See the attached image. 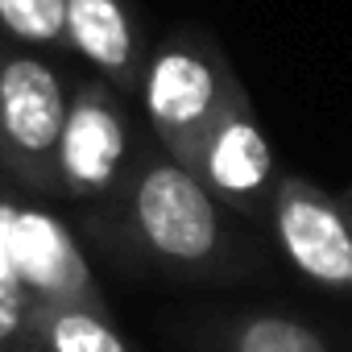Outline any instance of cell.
Instances as JSON below:
<instances>
[{"label":"cell","instance_id":"8","mask_svg":"<svg viewBox=\"0 0 352 352\" xmlns=\"http://www.w3.org/2000/svg\"><path fill=\"white\" fill-rule=\"evenodd\" d=\"M67 38L71 54L83 58L91 75L124 100H137L149 46L133 0H67Z\"/></svg>","mask_w":352,"mask_h":352},{"label":"cell","instance_id":"1","mask_svg":"<svg viewBox=\"0 0 352 352\" xmlns=\"http://www.w3.org/2000/svg\"><path fill=\"white\" fill-rule=\"evenodd\" d=\"M83 236L124 274L162 282H236L261 257L199 179L153 137L112 199L87 208Z\"/></svg>","mask_w":352,"mask_h":352},{"label":"cell","instance_id":"5","mask_svg":"<svg viewBox=\"0 0 352 352\" xmlns=\"http://www.w3.org/2000/svg\"><path fill=\"white\" fill-rule=\"evenodd\" d=\"M0 286L34 302L108 307L71 228L13 187H0Z\"/></svg>","mask_w":352,"mask_h":352},{"label":"cell","instance_id":"6","mask_svg":"<svg viewBox=\"0 0 352 352\" xmlns=\"http://www.w3.org/2000/svg\"><path fill=\"white\" fill-rule=\"evenodd\" d=\"M187 170L224 212L245 216V220H265L270 199L282 179V166L253 112L249 91H236L220 108V116L199 137Z\"/></svg>","mask_w":352,"mask_h":352},{"label":"cell","instance_id":"11","mask_svg":"<svg viewBox=\"0 0 352 352\" xmlns=\"http://www.w3.org/2000/svg\"><path fill=\"white\" fill-rule=\"evenodd\" d=\"M0 38L38 54H71L67 0H0Z\"/></svg>","mask_w":352,"mask_h":352},{"label":"cell","instance_id":"3","mask_svg":"<svg viewBox=\"0 0 352 352\" xmlns=\"http://www.w3.org/2000/svg\"><path fill=\"white\" fill-rule=\"evenodd\" d=\"M71 83L50 54L0 38V179L30 199H54Z\"/></svg>","mask_w":352,"mask_h":352},{"label":"cell","instance_id":"9","mask_svg":"<svg viewBox=\"0 0 352 352\" xmlns=\"http://www.w3.org/2000/svg\"><path fill=\"white\" fill-rule=\"evenodd\" d=\"M199 352H336L323 327L274 307H241L191 323Z\"/></svg>","mask_w":352,"mask_h":352},{"label":"cell","instance_id":"12","mask_svg":"<svg viewBox=\"0 0 352 352\" xmlns=\"http://www.w3.org/2000/svg\"><path fill=\"white\" fill-rule=\"evenodd\" d=\"M30 307H34V298H25L21 290L0 286V352H25Z\"/></svg>","mask_w":352,"mask_h":352},{"label":"cell","instance_id":"7","mask_svg":"<svg viewBox=\"0 0 352 352\" xmlns=\"http://www.w3.org/2000/svg\"><path fill=\"white\" fill-rule=\"evenodd\" d=\"M265 224L278 253L302 282L327 294H352V224L344 220L336 195L307 174L282 170Z\"/></svg>","mask_w":352,"mask_h":352},{"label":"cell","instance_id":"2","mask_svg":"<svg viewBox=\"0 0 352 352\" xmlns=\"http://www.w3.org/2000/svg\"><path fill=\"white\" fill-rule=\"evenodd\" d=\"M236 91L245 87L224 46L199 25H179L145 58L141 87H137V112L149 137L174 162L187 166L199 137L208 133V124L220 116V108Z\"/></svg>","mask_w":352,"mask_h":352},{"label":"cell","instance_id":"10","mask_svg":"<svg viewBox=\"0 0 352 352\" xmlns=\"http://www.w3.org/2000/svg\"><path fill=\"white\" fill-rule=\"evenodd\" d=\"M25 352H141L112 319L108 307L34 302Z\"/></svg>","mask_w":352,"mask_h":352},{"label":"cell","instance_id":"13","mask_svg":"<svg viewBox=\"0 0 352 352\" xmlns=\"http://www.w3.org/2000/svg\"><path fill=\"white\" fill-rule=\"evenodd\" d=\"M336 199H340V212H344V220L352 224V183H348V187H344V191H340Z\"/></svg>","mask_w":352,"mask_h":352},{"label":"cell","instance_id":"4","mask_svg":"<svg viewBox=\"0 0 352 352\" xmlns=\"http://www.w3.org/2000/svg\"><path fill=\"white\" fill-rule=\"evenodd\" d=\"M145 141L149 129L141 112H133V100L108 87L100 75H75L54 166V199L83 212L100 208L120 191Z\"/></svg>","mask_w":352,"mask_h":352}]
</instances>
